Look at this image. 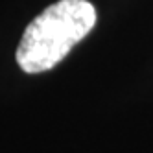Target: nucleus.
Returning <instances> with one entry per match:
<instances>
[{
	"mask_svg": "<svg viewBox=\"0 0 153 153\" xmlns=\"http://www.w3.org/2000/svg\"><path fill=\"white\" fill-rule=\"evenodd\" d=\"M89 0H59L28 24L17 48V63L26 74H41L59 65L96 26Z\"/></svg>",
	"mask_w": 153,
	"mask_h": 153,
	"instance_id": "nucleus-1",
	"label": "nucleus"
}]
</instances>
